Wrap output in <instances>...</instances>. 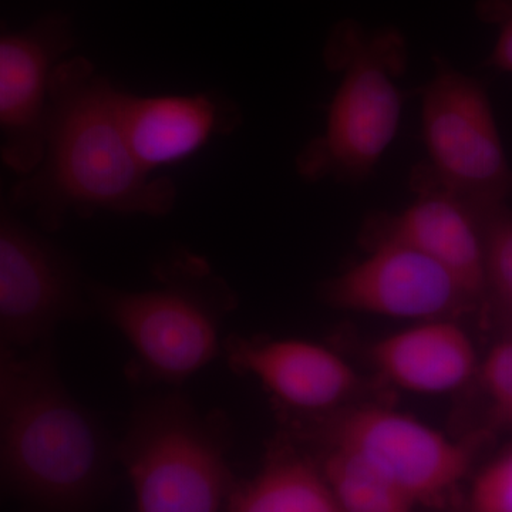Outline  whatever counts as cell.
Here are the masks:
<instances>
[{
    "instance_id": "9",
    "label": "cell",
    "mask_w": 512,
    "mask_h": 512,
    "mask_svg": "<svg viewBox=\"0 0 512 512\" xmlns=\"http://www.w3.org/2000/svg\"><path fill=\"white\" fill-rule=\"evenodd\" d=\"M74 43L73 22L64 13L0 33V157L20 177L42 160L50 84Z\"/></svg>"
},
{
    "instance_id": "21",
    "label": "cell",
    "mask_w": 512,
    "mask_h": 512,
    "mask_svg": "<svg viewBox=\"0 0 512 512\" xmlns=\"http://www.w3.org/2000/svg\"><path fill=\"white\" fill-rule=\"evenodd\" d=\"M25 359H19L16 348L0 336V403L12 393L22 376Z\"/></svg>"
},
{
    "instance_id": "17",
    "label": "cell",
    "mask_w": 512,
    "mask_h": 512,
    "mask_svg": "<svg viewBox=\"0 0 512 512\" xmlns=\"http://www.w3.org/2000/svg\"><path fill=\"white\" fill-rule=\"evenodd\" d=\"M484 249V298L512 325V211L503 204L474 210Z\"/></svg>"
},
{
    "instance_id": "6",
    "label": "cell",
    "mask_w": 512,
    "mask_h": 512,
    "mask_svg": "<svg viewBox=\"0 0 512 512\" xmlns=\"http://www.w3.org/2000/svg\"><path fill=\"white\" fill-rule=\"evenodd\" d=\"M421 90L423 137L431 174L473 210L503 204L512 171L484 87L436 57Z\"/></svg>"
},
{
    "instance_id": "5",
    "label": "cell",
    "mask_w": 512,
    "mask_h": 512,
    "mask_svg": "<svg viewBox=\"0 0 512 512\" xmlns=\"http://www.w3.org/2000/svg\"><path fill=\"white\" fill-rule=\"evenodd\" d=\"M227 430L178 390L137 404L117 460L133 485L137 512H221L235 480Z\"/></svg>"
},
{
    "instance_id": "4",
    "label": "cell",
    "mask_w": 512,
    "mask_h": 512,
    "mask_svg": "<svg viewBox=\"0 0 512 512\" xmlns=\"http://www.w3.org/2000/svg\"><path fill=\"white\" fill-rule=\"evenodd\" d=\"M323 59L342 80L325 133L298 154L296 170L308 181L362 183L399 130L403 94L396 80L407 69L406 39L390 26L369 29L340 20L330 30Z\"/></svg>"
},
{
    "instance_id": "18",
    "label": "cell",
    "mask_w": 512,
    "mask_h": 512,
    "mask_svg": "<svg viewBox=\"0 0 512 512\" xmlns=\"http://www.w3.org/2000/svg\"><path fill=\"white\" fill-rule=\"evenodd\" d=\"M470 501L473 512H512V451L478 474Z\"/></svg>"
},
{
    "instance_id": "7",
    "label": "cell",
    "mask_w": 512,
    "mask_h": 512,
    "mask_svg": "<svg viewBox=\"0 0 512 512\" xmlns=\"http://www.w3.org/2000/svg\"><path fill=\"white\" fill-rule=\"evenodd\" d=\"M0 175V336L13 348L52 340L90 308L76 262L20 220Z\"/></svg>"
},
{
    "instance_id": "15",
    "label": "cell",
    "mask_w": 512,
    "mask_h": 512,
    "mask_svg": "<svg viewBox=\"0 0 512 512\" xmlns=\"http://www.w3.org/2000/svg\"><path fill=\"white\" fill-rule=\"evenodd\" d=\"M225 512H342L322 470L288 439L272 444L261 468L235 481Z\"/></svg>"
},
{
    "instance_id": "2",
    "label": "cell",
    "mask_w": 512,
    "mask_h": 512,
    "mask_svg": "<svg viewBox=\"0 0 512 512\" xmlns=\"http://www.w3.org/2000/svg\"><path fill=\"white\" fill-rule=\"evenodd\" d=\"M117 444L60 379L52 340L37 345L0 403V500L22 512H99Z\"/></svg>"
},
{
    "instance_id": "3",
    "label": "cell",
    "mask_w": 512,
    "mask_h": 512,
    "mask_svg": "<svg viewBox=\"0 0 512 512\" xmlns=\"http://www.w3.org/2000/svg\"><path fill=\"white\" fill-rule=\"evenodd\" d=\"M156 284L126 291L87 284L90 308L127 340V376L137 384L178 387L220 353L232 295L202 256L180 249L158 261Z\"/></svg>"
},
{
    "instance_id": "1",
    "label": "cell",
    "mask_w": 512,
    "mask_h": 512,
    "mask_svg": "<svg viewBox=\"0 0 512 512\" xmlns=\"http://www.w3.org/2000/svg\"><path fill=\"white\" fill-rule=\"evenodd\" d=\"M123 92L84 57L57 66L50 84L42 160L9 192L16 210L32 211L45 232L70 215L96 212L163 217L177 188L141 167L121 119Z\"/></svg>"
},
{
    "instance_id": "19",
    "label": "cell",
    "mask_w": 512,
    "mask_h": 512,
    "mask_svg": "<svg viewBox=\"0 0 512 512\" xmlns=\"http://www.w3.org/2000/svg\"><path fill=\"white\" fill-rule=\"evenodd\" d=\"M481 377L498 419L512 424V339L498 343L488 352Z\"/></svg>"
},
{
    "instance_id": "11",
    "label": "cell",
    "mask_w": 512,
    "mask_h": 512,
    "mask_svg": "<svg viewBox=\"0 0 512 512\" xmlns=\"http://www.w3.org/2000/svg\"><path fill=\"white\" fill-rule=\"evenodd\" d=\"M410 188L416 201L406 210L367 218L363 245L416 249L447 268L476 301L484 299L483 237L476 212L444 187L426 163L414 168Z\"/></svg>"
},
{
    "instance_id": "10",
    "label": "cell",
    "mask_w": 512,
    "mask_h": 512,
    "mask_svg": "<svg viewBox=\"0 0 512 512\" xmlns=\"http://www.w3.org/2000/svg\"><path fill=\"white\" fill-rule=\"evenodd\" d=\"M369 255L323 285V296L343 311L393 319H448L476 303L456 276L430 256L397 244Z\"/></svg>"
},
{
    "instance_id": "13",
    "label": "cell",
    "mask_w": 512,
    "mask_h": 512,
    "mask_svg": "<svg viewBox=\"0 0 512 512\" xmlns=\"http://www.w3.org/2000/svg\"><path fill=\"white\" fill-rule=\"evenodd\" d=\"M121 119L134 157L151 174L197 153L212 137L228 136L242 114L234 100L218 92L156 97L123 92Z\"/></svg>"
},
{
    "instance_id": "12",
    "label": "cell",
    "mask_w": 512,
    "mask_h": 512,
    "mask_svg": "<svg viewBox=\"0 0 512 512\" xmlns=\"http://www.w3.org/2000/svg\"><path fill=\"white\" fill-rule=\"evenodd\" d=\"M225 350L235 372L254 377L286 409H333L359 389L350 363L311 340L234 338Z\"/></svg>"
},
{
    "instance_id": "20",
    "label": "cell",
    "mask_w": 512,
    "mask_h": 512,
    "mask_svg": "<svg viewBox=\"0 0 512 512\" xmlns=\"http://www.w3.org/2000/svg\"><path fill=\"white\" fill-rule=\"evenodd\" d=\"M477 16L498 30L497 42L487 64L512 73V0H478Z\"/></svg>"
},
{
    "instance_id": "16",
    "label": "cell",
    "mask_w": 512,
    "mask_h": 512,
    "mask_svg": "<svg viewBox=\"0 0 512 512\" xmlns=\"http://www.w3.org/2000/svg\"><path fill=\"white\" fill-rule=\"evenodd\" d=\"M320 470L342 512H416L412 498L348 451L330 447Z\"/></svg>"
},
{
    "instance_id": "14",
    "label": "cell",
    "mask_w": 512,
    "mask_h": 512,
    "mask_svg": "<svg viewBox=\"0 0 512 512\" xmlns=\"http://www.w3.org/2000/svg\"><path fill=\"white\" fill-rule=\"evenodd\" d=\"M370 359L394 386L419 394L453 392L477 369L470 336L450 319L423 320L377 340Z\"/></svg>"
},
{
    "instance_id": "8",
    "label": "cell",
    "mask_w": 512,
    "mask_h": 512,
    "mask_svg": "<svg viewBox=\"0 0 512 512\" xmlns=\"http://www.w3.org/2000/svg\"><path fill=\"white\" fill-rule=\"evenodd\" d=\"M330 447L348 451L389 478L414 504L440 500L466 476L470 450L396 410L359 406L329 427Z\"/></svg>"
}]
</instances>
